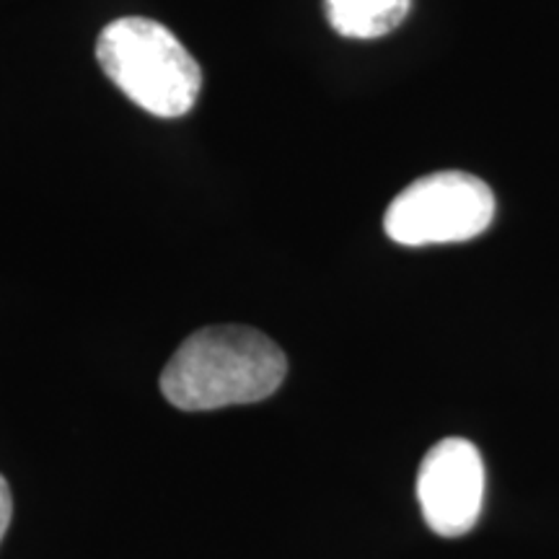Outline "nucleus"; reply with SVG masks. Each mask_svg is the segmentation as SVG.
I'll use <instances>...</instances> for the list:
<instances>
[{
  "mask_svg": "<svg viewBox=\"0 0 559 559\" xmlns=\"http://www.w3.org/2000/svg\"><path fill=\"white\" fill-rule=\"evenodd\" d=\"M288 373L285 353L251 326H205L181 342L160 373V391L177 409L210 412L275 394Z\"/></svg>",
  "mask_w": 559,
  "mask_h": 559,
  "instance_id": "obj_1",
  "label": "nucleus"
},
{
  "mask_svg": "<svg viewBox=\"0 0 559 559\" xmlns=\"http://www.w3.org/2000/svg\"><path fill=\"white\" fill-rule=\"evenodd\" d=\"M495 218V194L479 177L438 171L412 181L383 215L389 239L404 247L469 241Z\"/></svg>",
  "mask_w": 559,
  "mask_h": 559,
  "instance_id": "obj_3",
  "label": "nucleus"
},
{
  "mask_svg": "<svg viewBox=\"0 0 559 559\" xmlns=\"http://www.w3.org/2000/svg\"><path fill=\"white\" fill-rule=\"evenodd\" d=\"M412 0H324L332 29L349 39H379L407 19Z\"/></svg>",
  "mask_w": 559,
  "mask_h": 559,
  "instance_id": "obj_5",
  "label": "nucleus"
},
{
  "mask_svg": "<svg viewBox=\"0 0 559 559\" xmlns=\"http://www.w3.org/2000/svg\"><path fill=\"white\" fill-rule=\"evenodd\" d=\"M11 513H13V500H11L9 481L0 477V542H3L5 528H9L11 523Z\"/></svg>",
  "mask_w": 559,
  "mask_h": 559,
  "instance_id": "obj_6",
  "label": "nucleus"
},
{
  "mask_svg": "<svg viewBox=\"0 0 559 559\" xmlns=\"http://www.w3.org/2000/svg\"><path fill=\"white\" fill-rule=\"evenodd\" d=\"M485 498V464L479 449L464 438L432 445L417 474V500L430 531L443 539L469 534Z\"/></svg>",
  "mask_w": 559,
  "mask_h": 559,
  "instance_id": "obj_4",
  "label": "nucleus"
},
{
  "mask_svg": "<svg viewBox=\"0 0 559 559\" xmlns=\"http://www.w3.org/2000/svg\"><path fill=\"white\" fill-rule=\"evenodd\" d=\"M96 60L132 104L164 120L185 117L200 96L198 60L153 19L124 16L104 26Z\"/></svg>",
  "mask_w": 559,
  "mask_h": 559,
  "instance_id": "obj_2",
  "label": "nucleus"
}]
</instances>
